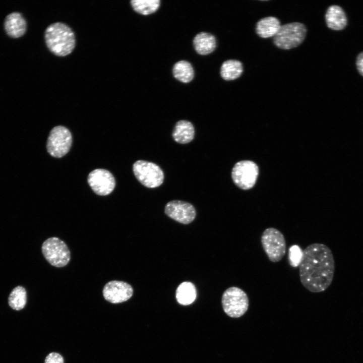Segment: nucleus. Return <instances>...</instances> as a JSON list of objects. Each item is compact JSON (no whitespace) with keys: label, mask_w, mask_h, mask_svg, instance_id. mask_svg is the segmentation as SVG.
I'll return each instance as SVG.
<instances>
[{"label":"nucleus","mask_w":363,"mask_h":363,"mask_svg":"<svg viewBox=\"0 0 363 363\" xmlns=\"http://www.w3.org/2000/svg\"><path fill=\"white\" fill-rule=\"evenodd\" d=\"M335 272L332 252L326 245L313 243L304 250L299 265L302 285L312 292L325 291L331 284Z\"/></svg>","instance_id":"1"},{"label":"nucleus","mask_w":363,"mask_h":363,"mask_svg":"<svg viewBox=\"0 0 363 363\" xmlns=\"http://www.w3.org/2000/svg\"><path fill=\"white\" fill-rule=\"evenodd\" d=\"M45 42L48 50L57 56H66L76 46L75 35L66 24L58 22L49 25L44 33Z\"/></svg>","instance_id":"2"},{"label":"nucleus","mask_w":363,"mask_h":363,"mask_svg":"<svg viewBox=\"0 0 363 363\" xmlns=\"http://www.w3.org/2000/svg\"><path fill=\"white\" fill-rule=\"evenodd\" d=\"M305 25L299 22H293L281 26L274 36L273 42L278 48L290 49L299 45L305 40L307 34Z\"/></svg>","instance_id":"3"},{"label":"nucleus","mask_w":363,"mask_h":363,"mask_svg":"<svg viewBox=\"0 0 363 363\" xmlns=\"http://www.w3.org/2000/svg\"><path fill=\"white\" fill-rule=\"evenodd\" d=\"M221 304L223 311L227 316L237 318L247 311L249 300L248 295L242 289L231 286L223 293Z\"/></svg>","instance_id":"4"},{"label":"nucleus","mask_w":363,"mask_h":363,"mask_svg":"<svg viewBox=\"0 0 363 363\" xmlns=\"http://www.w3.org/2000/svg\"><path fill=\"white\" fill-rule=\"evenodd\" d=\"M261 242L264 252L272 262H279L285 255L286 240L278 229L274 227L265 229L262 234Z\"/></svg>","instance_id":"5"},{"label":"nucleus","mask_w":363,"mask_h":363,"mask_svg":"<svg viewBox=\"0 0 363 363\" xmlns=\"http://www.w3.org/2000/svg\"><path fill=\"white\" fill-rule=\"evenodd\" d=\"M133 172L138 180L148 188H155L161 185L164 173L156 164L145 160H138L133 166Z\"/></svg>","instance_id":"6"},{"label":"nucleus","mask_w":363,"mask_h":363,"mask_svg":"<svg viewBox=\"0 0 363 363\" xmlns=\"http://www.w3.org/2000/svg\"><path fill=\"white\" fill-rule=\"evenodd\" d=\"M41 250L45 259L53 266L62 267L70 261V252L67 245L57 237H50L45 240Z\"/></svg>","instance_id":"7"},{"label":"nucleus","mask_w":363,"mask_h":363,"mask_svg":"<svg viewBox=\"0 0 363 363\" xmlns=\"http://www.w3.org/2000/svg\"><path fill=\"white\" fill-rule=\"evenodd\" d=\"M72 143V137L70 131L65 127L58 126L51 130L46 148L51 156L60 158L69 152Z\"/></svg>","instance_id":"8"},{"label":"nucleus","mask_w":363,"mask_h":363,"mask_svg":"<svg viewBox=\"0 0 363 363\" xmlns=\"http://www.w3.org/2000/svg\"><path fill=\"white\" fill-rule=\"evenodd\" d=\"M258 173V167L254 162L243 160L234 165L231 177L237 187L243 190H249L255 185Z\"/></svg>","instance_id":"9"},{"label":"nucleus","mask_w":363,"mask_h":363,"mask_svg":"<svg viewBox=\"0 0 363 363\" xmlns=\"http://www.w3.org/2000/svg\"><path fill=\"white\" fill-rule=\"evenodd\" d=\"M88 182L96 194L106 196L113 190L115 181L113 175L104 169H96L88 175Z\"/></svg>","instance_id":"10"},{"label":"nucleus","mask_w":363,"mask_h":363,"mask_svg":"<svg viewBox=\"0 0 363 363\" xmlns=\"http://www.w3.org/2000/svg\"><path fill=\"white\" fill-rule=\"evenodd\" d=\"M164 211L169 217L184 224L192 222L196 215V211L193 205L180 200L168 202L165 206Z\"/></svg>","instance_id":"11"},{"label":"nucleus","mask_w":363,"mask_h":363,"mask_svg":"<svg viewBox=\"0 0 363 363\" xmlns=\"http://www.w3.org/2000/svg\"><path fill=\"white\" fill-rule=\"evenodd\" d=\"M133 294V289L127 282L112 280L107 282L103 289V295L108 301L117 304L129 299Z\"/></svg>","instance_id":"12"},{"label":"nucleus","mask_w":363,"mask_h":363,"mask_svg":"<svg viewBox=\"0 0 363 363\" xmlns=\"http://www.w3.org/2000/svg\"><path fill=\"white\" fill-rule=\"evenodd\" d=\"M4 28L10 37L18 38L22 36L26 31V21L21 14L13 12L6 16L4 21Z\"/></svg>","instance_id":"13"},{"label":"nucleus","mask_w":363,"mask_h":363,"mask_svg":"<svg viewBox=\"0 0 363 363\" xmlns=\"http://www.w3.org/2000/svg\"><path fill=\"white\" fill-rule=\"evenodd\" d=\"M327 26L333 30H341L347 25V18L343 9L337 5L330 6L325 14Z\"/></svg>","instance_id":"14"},{"label":"nucleus","mask_w":363,"mask_h":363,"mask_svg":"<svg viewBox=\"0 0 363 363\" xmlns=\"http://www.w3.org/2000/svg\"><path fill=\"white\" fill-rule=\"evenodd\" d=\"M193 45L198 53L203 55H207L216 48V40L212 34L202 32L195 36Z\"/></svg>","instance_id":"15"},{"label":"nucleus","mask_w":363,"mask_h":363,"mask_svg":"<svg viewBox=\"0 0 363 363\" xmlns=\"http://www.w3.org/2000/svg\"><path fill=\"white\" fill-rule=\"evenodd\" d=\"M194 127L189 121L180 120L175 125L172 136L174 140L179 144H185L192 141L194 137Z\"/></svg>","instance_id":"16"},{"label":"nucleus","mask_w":363,"mask_h":363,"mask_svg":"<svg viewBox=\"0 0 363 363\" xmlns=\"http://www.w3.org/2000/svg\"><path fill=\"white\" fill-rule=\"evenodd\" d=\"M279 20L275 17L269 16L260 19L256 26V32L261 37L267 38L274 37L280 27Z\"/></svg>","instance_id":"17"},{"label":"nucleus","mask_w":363,"mask_h":363,"mask_svg":"<svg viewBox=\"0 0 363 363\" xmlns=\"http://www.w3.org/2000/svg\"><path fill=\"white\" fill-rule=\"evenodd\" d=\"M175 296L179 304L183 306L189 305L193 303L196 298V287L190 282H184L177 288Z\"/></svg>","instance_id":"18"},{"label":"nucleus","mask_w":363,"mask_h":363,"mask_svg":"<svg viewBox=\"0 0 363 363\" xmlns=\"http://www.w3.org/2000/svg\"><path fill=\"white\" fill-rule=\"evenodd\" d=\"M243 72L242 63L235 59L224 61L220 68V75L226 81H231L239 78Z\"/></svg>","instance_id":"19"},{"label":"nucleus","mask_w":363,"mask_h":363,"mask_svg":"<svg viewBox=\"0 0 363 363\" xmlns=\"http://www.w3.org/2000/svg\"><path fill=\"white\" fill-rule=\"evenodd\" d=\"M174 77L183 83H187L194 78V71L192 65L187 60H179L173 67Z\"/></svg>","instance_id":"20"},{"label":"nucleus","mask_w":363,"mask_h":363,"mask_svg":"<svg viewBox=\"0 0 363 363\" xmlns=\"http://www.w3.org/2000/svg\"><path fill=\"white\" fill-rule=\"evenodd\" d=\"M133 10L137 13L147 15L155 12L160 5V0H132L130 2Z\"/></svg>","instance_id":"21"},{"label":"nucleus","mask_w":363,"mask_h":363,"mask_svg":"<svg viewBox=\"0 0 363 363\" xmlns=\"http://www.w3.org/2000/svg\"><path fill=\"white\" fill-rule=\"evenodd\" d=\"M8 302L9 306L15 310L23 309L27 302L25 289L21 286L15 287L9 295Z\"/></svg>","instance_id":"22"},{"label":"nucleus","mask_w":363,"mask_h":363,"mask_svg":"<svg viewBox=\"0 0 363 363\" xmlns=\"http://www.w3.org/2000/svg\"><path fill=\"white\" fill-rule=\"evenodd\" d=\"M303 251L297 245H293L289 249L288 257L290 264L297 267L301 260Z\"/></svg>","instance_id":"23"},{"label":"nucleus","mask_w":363,"mask_h":363,"mask_svg":"<svg viewBox=\"0 0 363 363\" xmlns=\"http://www.w3.org/2000/svg\"><path fill=\"white\" fill-rule=\"evenodd\" d=\"M64 358L59 353L51 352L45 358V363H64Z\"/></svg>","instance_id":"24"},{"label":"nucleus","mask_w":363,"mask_h":363,"mask_svg":"<svg viewBox=\"0 0 363 363\" xmlns=\"http://www.w3.org/2000/svg\"><path fill=\"white\" fill-rule=\"evenodd\" d=\"M356 65L358 72L363 76V52L358 55L356 58Z\"/></svg>","instance_id":"25"}]
</instances>
